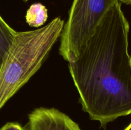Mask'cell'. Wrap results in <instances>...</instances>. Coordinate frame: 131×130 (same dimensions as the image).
<instances>
[{
  "label": "cell",
  "mask_w": 131,
  "mask_h": 130,
  "mask_svg": "<svg viewBox=\"0 0 131 130\" xmlns=\"http://www.w3.org/2000/svg\"><path fill=\"white\" fill-rule=\"evenodd\" d=\"M129 24L114 5L86 42L69 68L84 112L102 127L131 114Z\"/></svg>",
  "instance_id": "1"
},
{
  "label": "cell",
  "mask_w": 131,
  "mask_h": 130,
  "mask_svg": "<svg viewBox=\"0 0 131 130\" xmlns=\"http://www.w3.org/2000/svg\"><path fill=\"white\" fill-rule=\"evenodd\" d=\"M64 24L58 17L40 29L16 32L0 67V110L41 67Z\"/></svg>",
  "instance_id": "2"
},
{
  "label": "cell",
  "mask_w": 131,
  "mask_h": 130,
  "mask_svg": "<svg viewBox=\"0 0 131 130\" xmlns=\"http://www.w3.org/2000/svg\"><path fill=\"white\" fill-rule=\"evenodd\" d=\"M118 0H74L61 33L60 53L68 62L94 34L104 17Z\"/></svg>",
  "instance_id": "3"
},
{
  "label": "cell",
  "mask_w": 131,
  "mask_h": 130,
  "mask_svg": "<svg viewBox=\"0 0 131 130\" xmlns=\"http://www.w3.org/2000/svg\"><path fill=\"white\" fill-rule=\"evenodd\" d=\"M29 130H82L68 115L56 108H38L29 115Z\"/></svg>",
  "instance_id": "4"
},
{
  "label": "cell",
  "mask_w": 131,
  "mask_h": 130,
  "mask_svg": "<svg viewBox=\"0 0 131 130\" xmlns=\"http://www.w3.org/2000/svg\"><path fill=\"white\" fill-rule=\"evenodd\" d=\"M16 32L0 15V67L12 43Z\"/></svg>",
  "instance_id": "5"
},
{
  "label": "cell",
  "mask_w": 131,
  "mask_h": 130,
  "mask_svg": "<svg viewBox=\"0 0 131 130\" xmlns=\"http://www.w3.org/2000/svg\"><path fill=\"white\" fill-rule=\"evenodd\" d=\"M48 15L46 6L42 3H33L28 10L26 20L29 26L40 27L46 23Z\"/></svg>",
  "instance_id": "6"
},
{
  "label": "cell",
  "mask_w": 131,
  "mask_h": 130,
  "mask_svg": "<svg viewBox=\"0 0 131 130\" xmlns=\"http://www.w3.org/2000/svg\"><path fill=\"white\" fill-rule=\"evenodd\" d=\"M0 130H27L17 122H8Z\"/></svg>",
  "instance_id": "7"
},
{
  "label": "cell",
  "mask_w": 131,
  "mask_h": 130,
  "mask_svg": "<svg viewBox=\"0 0 131 130\" xmlns=\"http://www.w3.org/2000/svg\"><path fill=\"white\" fill-rule=\"evenodd\" d=\"M120 3H124L125 5H131V0H118Z\"/></svg>",
  "instance_id": "8"
},
{
  "label": "cell",
  "mask_w": 131,
  "mask_h": 130,
  "mask_svg": "<svg viewBox=\"0 0 131 130\" xmlns=\"http://www.w3.org/2000/svg\"><path fill=\"white\" fill-rule=\"evenodd\" d=\"M124 130H131V123Z\"/></svg>",
  "instance_id": "9"
},
{
  "label": "cell",
  "mask_w": 131,
  "mask_h": 130,
  "mask_svg": "<svg viewBox=\"0 0 131 130\" xmlns=\"http://www.w3.org/2000/svg\"><path fill=\"white\" fill-rule=\"evenodd\" d=\"M23 1H24V2H27V1H28L29 0H23Z\"/></svg>",
  "instance_id": "10"
}]
</instances>
